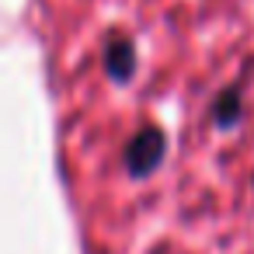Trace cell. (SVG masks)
<instances>
[{
	"instance_id": "obj_1",
	"label": "cell",
	"mask_w": 254,
	"mask_h": 254,
	"mask_svg": "<svg viewBox=\"0 0 254 254\" xmlns=\"http://www.w3.org/2000/svg\"><path fill=\"white\" fill-rule=\"evenodd\" d=\"M164 150H167L164 132H160V129H143V132L129 143V150H126V167H129V174H132V178L150 174V171L164 160Z\"/></svg>"
},
{
	"instance_id": "obj_2",
	"label": "cell",
	"mask_w": 254,
	"mask_h": 254,
	"mask_svg": "<svg viewBox=\"0 0 254 254\" xmlns=\"http://www.w3.org/2000/svg\"><path fill=\"white\" fill-rule=\"evenodd\" d=\"M105 63H108V73L115 80H129L132 77V66H136V49L129 39H115L108 49H105Z\"/></svg>"
},
{
	"instance_id": "obj_3",
	"label": "cell",
	"mask_w": 254,
	"mask_h": 254,
	"mask_svg": "<svg viewBox=\"0 0 254 254\" xmlns=\"http://www.w3.org/2000/svg\"><path fill=\"white\" fill-rule=\"evenodd\" d=\"M216 108H219V122H223V126H230V122L237 119V94H233V91H226V94L219 98V105H216Z\"/></svg>"
}]
</instances>
